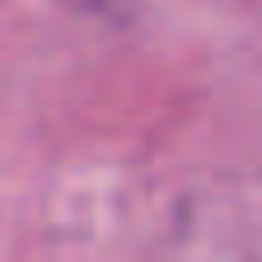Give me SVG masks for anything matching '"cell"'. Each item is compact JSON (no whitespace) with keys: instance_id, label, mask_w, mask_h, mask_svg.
I'll return each instance as SVG.
<instances>
[]
</instances>
